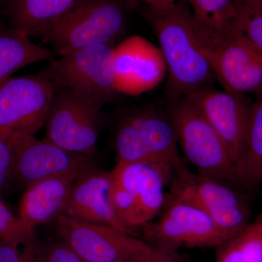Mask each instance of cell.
<instances>
[{
    "label": "cell",
    "instance_id": "ffe728a7",
    "mask_svg": "<svg viewBox=\"0 0 262 262\" xmlns=\"http://www.w3.org/2000/svg\"><path fill=\"white\" fill-rule=\"evenodd\" d=\"M244 189L256 190L262 183V94L253 101L242 154L236 164Z\"/></svg>",
    "mask_w": 262,
    "mask_h": 262
},
{
    "label": "cell",
    "instance_id": "52a82bcc",
    "mask_svg": "<svg viewBox=\"0 0 262 262\" xmlns=\"http://www.w3.org/2000/svg\"><path fill=\"white\" fill-rule=\"evenodd\" d=\"M144 241L176 254L180 248H217L230 237L194 202L168 193L158 217L142 229Z\"/></svg>",
    "mask_w": 262,
    "mask_h": 262
},
{
    "label": "cell",
    "instance_id": "4316f807",
    "mask_svg": "<svg viewBox=\"0 0 262 262\" xmlns=\"http://www.w3.org/2000/svg\"><path fill=\"white\" fill-rule=\"evenodd\" d=\"M46 256L48 262H84L63 242L51 246Z\"/></svg>",
    "mask_w": 262,
    "mask_h": 262
},
{
    "label": "cell",
    "instance_id": "2e32d148",
    "mask_svg": "<svg viewBox=\"0 0 262 262\" xmlns=\"http://www.w3.org/2000/svg\"><path fill=\"white\" fill-rule=\"evenodd\" d=\"M87 168L29 184L20 201L18 218L34 229L64 214L76 181Z\"/></svg>",
    "mask_w": 262,
    "mask_h": 262
},
{
    "label": "cell",
    "instance_id": "6da1fadb",
    "mask_svg": "<svg viewBox=\"0 0 262 262\" xmlns=\"http://www.w3.org/2000/svg\"><path fill=\"white\" fill-rule=\"evenodd\" d=\"M144 15L159 42L172 94L182 97L212 87L216 80L213 52L198 32L187 0L147 5Z\"/></svg>",
    "mask_w": 262,
    "mask_h": 262
},
{
    "label": "cell",
    "instance_id": "d4e9b609",
    "mask_svg": "<svg viewBox=\"0 0 262 262\" xmlns=\"http://www.w3.org/2000/svg\"><path fill=\"white\" fill-rule=\"evenodd\" d=\"M12 180H14V177L11 150L7 139L0 134V192Z\"/></svg>",
    "mask_w": 262,
    "mask_h": 262
},
{
    "label": "cell",
    "instance_id": "8fae6325",
    "mask_svg": "<svg viewBox=\"0 0 262 262\" xmlns=\"http://www.w3.org/2000/svg\"><path fill=\"white\" fill-rule=\"evenodd\" d=\"M3 136L11 150L14 180L26 187L94 165V156L70 152L27 133L11 132Z\"/></svg>",
    "mask_w": 262,
    "mask_h": 262
},
{
    "label": "cell",
    "instance_id": "8992f818",
    "mask_svg": "<svg viewBox=\"0 0 262 262\" xmlns=\"http://www.w3.org/2000/svg\"><path fill=\"white\" fill-rule=\"evenodd\" d=\"M101 44L53 59L38 75L69 90L89 106L101 110L118 94L115 86L114 47Z\"/></svg>",
    "mask_w": 262,
    "mask_h": 262
},
{
    "label": "cell",
    "instance_id": "ac0fdd59",
    "mask_svg": "<svg viewBox=\"0 0 262 262\" xmlns=\"http://www.w3.org/2000/svg\"><path fill=\"white\" fill-rule=\"evenodd\" d=\"M196 29L212 52L226 39L241 32L234 0H187Z\"/></svg>",
    "mask_w": 262,
    "mask_h": 262
},
{
    "label": "cell",
    "instance_id": "7a4b0ae2",
    "mask_svg": "<svg viewBox=\"0 0 262 262\" xmlns=\"http://www.w3.org/2000/svg\"><path fill=\"white\" fill-rule=\"evenodd\" d=\"M115 146L117 162L149 164L160 169L170 184L187 170L167 113L144 108L127 114L117 125Z\"/></svg>",
    "mask_w": 262,
    "mask_h": 262
},
{
    "label": "cell",
    "instance_id": "3957f363",
    "mask_svg": "<svg viewBox=\"0 0 262 262\" xmlns=\"http://www.w3.org/2000/svg\"><path fill=\"white\" fill-rule=\"evenodd\" d=\"M184 158L201 177L244 189L228 148L187 97L177 98L166 111Z\"/></svg>",
    "mask_w": 262,
    "mask_h": 262
},
{
    "label": "cell",
    "instance_id": "484cf974",
    "mask_svg": "<svg viewBox=\"0 0 262 262\" xmlns=\"http://www.w3.org/2000/svg\"><path fill=\"white\" fill-rule=\"evenodd\" d=\"M215 262H246L235 237L217 248Z\"/></svg>",
    "mask_w": 262,
    "mask_h": 262
},
{
    "label": "cell",
    "instance_id": "30bf717a",
    "mask_svg": "<svg viewBox=\"0 0 262 262\" xmlns=\"http://www.w3.org/2000/svg\"><path fill=\"white\" fill-rule=\"evenodd\" d=\"M55 89L52 81L38 74L0 82V134L35 136L45 125Z\"/></svg>",
    "mask_w": 262,
    "mask_h": 262
},
{
    "label": "cell",
    "instance_id": "7c38bea8",
    "mask_svg": "<svg viewBox=\"0 0 262 262\" xmlns=\"http://www.w3.org/2000/svg\"><path fill=\"white\" fill-rule=\"evenodd\" d=\"M113 54L118 94H144L158 87L168 74L160 48L141 36H131L119 43Z\"/></svg>",
    "mask_w": 262,
    "mask_h": 262
},
{
    "label": "cell",
    "instance_id": "ba28073f",
    "mask_svg": "<svg viewBox=\"0 0 262 262\" xmlns=\"http://www.w3.org/2000/svg\"><path fill=\"white\" fill-rule=\"evenodd\" d=\"M56 222L62 242L84 262L138 258L152 248L145 241L111 226L90 223L64 214Z\"/></svg>",
    "mask_w": 262,
    "mask_h": 262
},
{
    "label": "cell",
    "instance_id": "d6a6232c",
    "mask_svg": "<svg viewBox=\"0 0 262 262\" xmlns=\"http://www.w3.org/2000/svg\"><path fill=\"white\" fill-rule=\"evenodd\" d=\"M144 254H145V253H144ZM144 254H143L142 256H139V257L138 258H127V259H120L113 262H141V258H142L143 256H144Z\"/></svg>",
    "mask_w": 262,
    "mask_h": 262
},
{
    "label": "cell",
    "instance_id": "9a60e30c",
    "mask_svg": "<svg viewBox=\"0 0 262 262\" xmlns=\"http://www.w3.org/2000/svg\"><path fill=\"white\" fill-rule=\"evenodd\" d=\"M110 172L94 165L86 168L76 181L64 215L90 223L111 226L130 234L114 213L110 201Z\"/></svg>",
    "mask_w": 262,
    "mask_h": 262
},
{
    "label": "cell",
    "instance_id": "d6986e66",
    "mask_svg": "<svg viewBox=\"0 0 262 262\" xmlns=\"http://www.w3.org/2000/svg\"><path fill=\"white\" fill-rule=\"evenodd\" d=\"M82 0H8L11 29L30 38H39L58 19Z\"/></svg>",
    "mask_w": 262,
    "mask_h": 262
},
{
    "label": "cell",
    "instance_id": "603a6c76",
    "mask_svg": "<svg viewBox=\"0 0 262 262\" xmlns=\"http://www.w3.org/2000/svg\"><path fill=\"white\" fill-rule=\"evenodd\" d=\"M246 262H262V213L235 236Z\"/></svg>",
    "mask_w": 262,
    "mask_h": 262
},
{
    "label": "cell",
    "instance_id": "cb8c5ba5",
    "mask_svg": "<svg viewBox=\"0 0 262 262\" xmlns=\"http://www.w3.org/2000/svg\"><path fill=\"white\" fill-rule=\"evenodd\" d=\"M239 29L262 53V14L239 15Z\"/></svg>",
    "mask_w": 262,
    "mask_h": 262
},
{
    "label": "cell",
    "instance_id": "277c9868",
    "mask_svg": "<svg viewBox=\"0 0 262 262\" xmlns=\"http://www.w3.org/2000/svg\"><path fill=\"white\" fill-rule=\"evenodd\" d=\"M123 0H82L55 21L39 39L58 56L101 44H115L127 24Z\"/></svg>",
    "mask_w": 262,
    "mask_h": 262
},
{
    "label": "cell",
    "instance_id": "7402d4cb",
    "mask_svg": "<svg viewBox=\"0 0 262 262\" xmlns=\"http://www.w3.org/2000/svg\"><path fill=\"white\" fill-rule=\"evenodd\" d=\"M34 231L15 217L0 198V241L26 244L33 241Z\"/></svg>",
    "mask_w": 262,
    "mask_h": 262
},
{
    "label": "cell",
    "instance_id": "9c48e42d",
    "mask_svg": "<svg viewBox=\"0 0 262 262\" xmlns=\"http://www.w3.org/2000/svg\"><path fill=\"white\" fill-rule=\"evenodd\" d=\"M99 120L100 110L84 103L69 90L56 86L45 122V139L70 152L94 156Z\"/></svg>",
    "mask_w": 262,
    "mask_h": 262
},
{
    "label": "cell",
    "instance_id": "83f0119b",
    "mask_svg": "<svg viewBox=\"0 0 262 262\" xmlns=\"http://www.w3.org/2000/svg\"><path fill=\"white\" fill-rule=\"evenodd\" d=\"M19 245L0 241V262H23V252L18 249Z\"/></svg>",
    "mask_w": 262,
    "mask_h": 262
},
{
    "label": "cell",
    "instance_id": "1f68e13d",
    "mask_svg": "<svg viewBox=\"0 0 262 262\" xmlns=\"http://www.w3.org/2000/svg\"><path fill=\"white\" fill-rule=\"evenodd\" d=\"M143 1L145 2L147 5L156 6V5L170 4V3H175L179 0H143Z\"/></svg>",
    "mask_w": 262,
    "mask_h": 262
},
{
    "label": "cell",
    "instance_id": "5bb4252c",
    "mask_svg": "<svg viewBox=\"0 0 262 262\" xmlns=\"http://www.w3.org/2000/svg\"><path fill=\"white\" fill-rule=\"evenodd\" d=\"M215 79L224 91L262 94V53L242 32L226 39L213 51Z\"/></svg>",
    "mask_w": 262,
    "mask_h": 262
},
{
    "label": "cell",
    "instance_id": "4dcf8cb0",
    "mask_svg": "<svg viewBox=\"0 0 262 262\" xmlns=\"http://www.w3.org/2000/svg\"><path fill=\"white\" fill-rule=\"evenodd\" d=\"M25 246L23 251V262H48L46 254L43 255L37 252L33 241L26 244Z\"/></svg>",
    "mask_w": 262,
    "mask_h": 262
},
{
    "label": "cell",
    "instance_id": "f546056e",
    "mask_svg": "<svg viewBox=\"0 0 262 262\" xmlns=\"http://www.w3.org/2000/svg\"><path fill=\"white\" fill-rule=\"evenodd\" d=\"M176 256V254L153 247L149 252L143 256L141 262H177Z\"/></svg>",
    "mask_w": 262,
    "mask_h": 262
},
{
    "label": "cell",
    "instance_id": "5b68a950",
    "mask_svg": "<svg viewBox=\"0 0 262 262\" xmlns=\"http://www.w3.org/2000/svg\"><path fill=\"white\" fill-rule=\"evenodd\" d=\"M110 201L117 220L131 234L155 220L163 210L170 180L147 163L117 162L110 172Z\"/></svg>",
    "mask_w": 262,
    "mask_h": 262
},
{
    "label": "cell",
    "instance_id": "4fadbf2b",
    "mask_svg": "<svg viewBox=\"0 0 262 262\" xmlns=\"http://www.w3.org/2000/svg\"><path fill=\"white\" fill-rule=\"evenodd\" d=\"M211 124L237 164L244 150L252 103L248 95L206 88L186 96Z\"/></svg>",
    "mask_w": 262,
    "mask_h": 262
},
{
    "label": "cell",
    "instance_id": "f1b7e54d",
    "mask_svg": "<svg viewBox=\"0 0 262 262\" xmlns=\"http://www.w3.org/2000/svg\"><path fill=\"white\" fill-rule=\"evenodd\" d=\"M239 15L262 14V0H234Z\"/></svg>",
    "mask_w": 262,
    "mask_h": 262
},
{
    "label": "cell",
    "instance_id": "44dd1931",
    "mask_svg": "<svg viewBox=\"0 0 262 262\" xmlns=\"http://www.w3.org/2000/svg\"><path fill=\"white\" fill-rule=\"evenodd\" d=\"M54 56L51 50L35 44L22 33L12 29L0 32V82L26 66L51 61Z\"/></svg>",
    "mask_w": 262,
    "mask_h": 262
},
{
    "label": "cell",
    "instance_id": "e0dca14e",
    "mask_svg": "<svg viewBox=\"0 0 262 262\" xmlns=\"http://www.w3.org/2000/svg\"><path fill=\"white\" fill-rule=\"evenodd\" d=\"M170 193L194 202L213 222L234 208L250 207L244 189L187 170L170 184Z\"/></svg>",
    "mask_w": 262,
    "mask_h": 262
}]
</instances>
